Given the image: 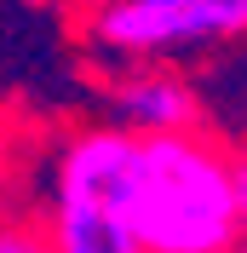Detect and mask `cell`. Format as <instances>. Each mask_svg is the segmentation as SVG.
Wrapping results in <instances>:
<instances>
[{
  "label": "cell",
  "mask_w": 247,
  "mask_h": 253,
  "mask_svg": "<svg viewBox=\"0 0 247 253\" xmlns=\"http://www.w3.org/2000/svg\"><path fill=\"white\" fill-rule=\"evenodd\" d=\"M144 253H224L242 242L236 161L196 132H144Z\"/></svg>",
  "instance_id": "6da1fadb"
},
{
  "label": "cell",
  "mask_w": 247,
  "mask_h": 253,
  "mask_svg": "<svg viewBox=\"0 0 247 253\" xmlns=\"http://www.w3.org/2000/svg\"><path fill=\"white\" fill-rule=\"evenodd\" d=\"M236 219H242V248H247V161H236Z\"/></svg>",
  "instance_id": "5b68a950"
},
{
  "label": "cell",
  "mask_w": 247,
  "mask_h": 253,
  "mask_svg": "<svg viewBox=\"0 0 247 253\" xmlns=\"http://www.w3.org/2000/svg\"><path fill=\"white\" fill-rule=\"evenodd\" d=\"M247 35V0H104L92 41L115 58H178Z\"/></svg>",
  "instance_id": "3957f363"
},
{
  "label": "cell",
  "mask_w": 247,
  "mask_h": 253,
  "mask_svg": "<svg viewBox=\"0 0 247 253\" xmlns=\"http://www.w3.org/2000/svg\"><path fill=\"white\" fill-rule=\"evenodd\" d=\"M144 132H81L52 173V248L63 253H144Z\"/></svg>",
  "instance_id": "7a4b0ae2"
},
{
  "label": "cell",
  "mask_w": 247,
  "mask_h": 253,
  "mask_svg": "<svg viewBox=\"0 0 247 253\" xmlns=\"http://www.w3.org/2000/svg\"><path fill=\"white\" fill-rule=\"evenodd\" d=\"M115 115L132 132H190L201 104H196V86L184 75H172V69H138L126 86H115Z\"/></svg>",
  "instance_id": "277c9868"
}]
</instances>
